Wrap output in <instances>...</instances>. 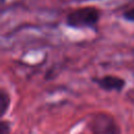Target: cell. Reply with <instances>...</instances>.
Returning a JSON list of instances; mask_svg holds the SVG:
<instances>
[{
  "mask_svg": "<svg viewBox=\"0 0 134 134\" xmlns=\"http://www.w3.org/2000/svg\"><path fill=\"white\" fill-rule=\"evenodd\" d=\"M10 124L6 120H1L0 122V134H9Z\"/></svg>",
  "mask_w": 134,
  "mask_h": 134,
  "instance_id": "5b68a950",
  "label": "cell"
},
{
  "mask_svg": "<svg viewBox=\"0 0 134 134\" xmlns=\"http://www.w3.org/2000/svg\"><path fill=\"white\" fill-rule=\"evenodd\" d=\"M9 96L4 89L0 90V116L3 117L9 107Z\"/></svg>",
  "mask_w": 134,
  "mask_h": 134,
  "instance_id": "277c9868",
  "label": "cell"
},
{
  "mask_svg": "<svg viewBox=\"0 0 134 134\" xmlns=\"http://www.w3.org/2000/svg\"><path fill=\"white\" fill-rule=\"evenodd\" d=\"M124 18L130 22H134V7L126 10L124 13Z\"/></svg>",
  "mask_w": 134,
  "mask_h": 134,
  "instance_id": "8992f818",
  "label": "cell"
},
{
  "mask_svg": "<svg viewBox=\"0 0 134 134\" xmlns=\"http://www.w3.org/2000/svg\"><path fill=\"white\" fill-rule=\"evenodd\" d=\"M96 81L97 85L105 91H121L126 86V82L124 79L114 76V75H106L102 79L94 80Z\"/></svg>",
  "mask_w": 134,
  "mask_h": 134,
  "instance_id": "3957f363",
  "label": "cell"
},
{
  "mask_svg": "<svg viewBox=\"0 0 134 134\" xmlns=\"http://www.w3.org/2000/svg\"><path fill=\"white\" fill-rule=\"evenodd\" d=\"M99 12L95 7L87 6L77 8L67 16V24L72 27L93 26L98 22Z\"/></svg>",
  "mask_w": 134,
  "mask_h": 134,
  "instance_id": "6da1fadb",
  "label": "cell"
},
{
  "mask_svg": "<svg viewBox=\"0 0 134 134\" xmlns=\"http://www.w3.org/2000/svg\"><path fill=\"white\" fill-rule=\"evenodd\" d=\"M92 134H120V129L114 118L107 113L95 114L90 122Z\"/></svg>",
  "mask_w": 134,
  "mask_h": 134,
  "instance_id": "7a4b0ae2",
  "label": "cell"
}]
</instances>
